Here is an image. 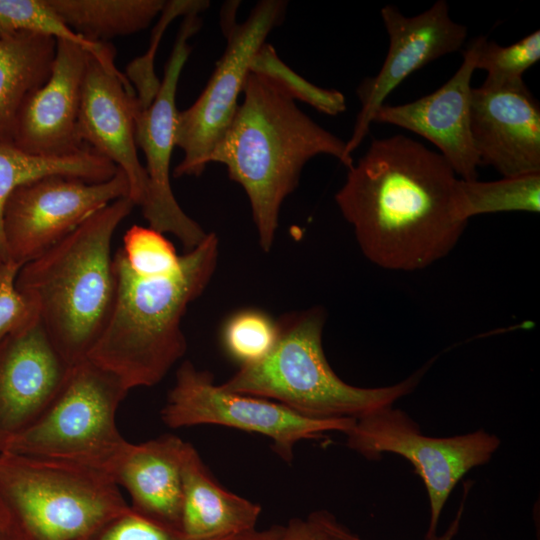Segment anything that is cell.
<instances>
[{"label": "cell", "instance_id": "obj_1", "mask_svg": "<svg viewBox=\"0 0 540 540\" xmlns=\"http://www.w3.org/2000/svg\"><path fill=\"white\" fill-rule=\"evenodd\" d=\"M457 181L440 153L397 134L372 140L335 201L370 262L416 271L447 256L465 231Z\"/></svg>", "mask_w": 540, "mask_h": 540}, {"label": "cell", "instance_id": "obj_2", "mask_svg": "<svg viewBox=\"0 0 540 540\" xmlns=\"http://www.w3.org/2000/svg\"><path fill=\"white\" fill-rule=\"evenodd\" d=\"M243 101L210 163H221L245 191L264 252L273 246L283 201L305 164L326 154L350 168L346 142L321 127L270 78L249 72Z\"/></svg>", "mask_w": 540, "mask_h": 540}, {"label": "cell", "instance_id": "obj_3", "mask_svg": "<svg viewBox=\"0 0 540 540\" xmlns=\"http://www.w3.org/2000/svg\"><path fill=\"white\" fill-rule=\"evenodd\" d=\"M218 256V237L208 232L181 255L176 271L142 276L119 249L113 255V310L87 359L116 375L129 390L158 384L186 352L182 319L211 281Z\"/></svg>", "mask_w": 540, "mask_h": 540}, {"label": "cell", "instance_id": "obj_4", "mask_svg": "<svg viewBox=\"0 0 540 540\" xmlns=\"http://www.w3.org/2000/svg\"><path fill=\"white\" fill-rule=\"evenodd\" d=\"M134 207L129 197L111 202L17 274L16 288L69 366L87 358L109 320L117 287L112 239Z\"/></svg>", "mask_w": 540, "mask_h": 540}, {"label": "cell", "instance_id": "obj_5", "mask_svg": "<svg viewBox=\"0 0 540 540\" xmlns=\"http://www.w3.org/2000/svg\"><path fill=\"white\" fill-rule=\"evenodd\" d=\"M325 321L326 311L321 307L280 318L272 351L259 362L240 366L221 386L278 402L317 420H358L394 405L416 388L427 367L384 387H357L343 381L331 368L323 350Z\"/></svg>", "mask_w": 540, "mask_h": 540}, {"label": "cell", "instance_id": "obj_6", "mask_svg": "<svg viewBox=\"0 0 540 540\" xmlns=\"http://www.w3.org/2000/svg\"><path fill=\"white\" fill-rule=\"evenodd\" d=\"M128 508L103 470L0 452V535L6 540H88Z\"/></svg>", "mask_w": 540, "mask_h": 540}, {"label": "cell", "instance_id": "obj_7", "mask_svg": "<svg viewBox=\"0 0 540 540\" xmlns=\"http://www.w3.org/2000/svg\"><path fill=\"white\" fill-rule=\"evenodd\" d=\"M129 389L89 359L71 366L61 389L25 430L0 446L8 452L89 466L108 473L126 446L116 413Z\"/></svg>", "mask_w": 540, "mask_h": 540}, {"label": "cell", "instance_id": "obj_8", "mask_svg": "<svg viewBox=\"0 0 540 540\" xmlns=\"http://www.w3.org/2000/svg\"><path fill=\"white\" fill-rule=\"evenodd\" d=\"M233 5L230 3L222 11V30L227 40L223 55L196 101L178 111L175 143L183 159L173 171L176 178L200 176L210 163L213 150L238 110L251 61L268 34L284 20L287 2L259 1L248 18L238 24Z\"/></svg>", "mask_w": 540, "mask_h": 540}, {"label": "cell", "instance_id": "obj_9", "mask_svg": "<svg viewBox=\"0 0 540 540\" xmlns=\"http://www.w3.org/2000/svg\"><path fill=\"white\" fill-rule=\"evenodd\" d=\"M346 444L369 459L385 453L408 460L422 479L429 500L425 540H434L443 508L458 482L473 468L488 463L501 441L484 429L450 437L427 436L405 411L393 405L355 421Z\"/></svg>", "mask_w": 540, "mask_h": 540}, {"label": "cell", "instance_id": "obj_10", "mask_svg": "<svg viewBox=\"0 0 540 540\" xmlns=\"http://www.w3.org/2000/svg\"><path fill=\"white\" fill-rule=\"evenodd\" d=\"M161 418L174 429L220 425L263 435L286 463L293 461L299 442L317 440L333 431L346 434L356 421L307 418L278 402L226 390L214 382L212 374L197 369L190 361L178 368Z\"/></svg>", "mask_w": 540, "mask_h": 540}, {"label": "cell", "instance_id": "obj_11", "mask_svg": "<svg viewBox=\"0 0 540 540\" xmlns=\"http://www.w3.org/2000/svg\"><path fill=\"white\" fill-rule=\"evenodd\" d=\"M129 182L118 168L104 182L47 176L16 188L3 210L9 260L23 266L50 249L111 202L129 197Z\"/></svg>", "mask_w": 540, "mask_h": 540}, {"label": "cell", "instance_id": "obj_12", "mask_svg": "<svg viewBox=\"0 0 540 540\" xmlns=\"http://www.w3.org/2000/svg\"><path fill=\"white\" fill-rule=\"evenodd\" d=\"M201 26L199 14L183 17L159 90L150 105L140 110L136 117V144L144 154L148 179L142 214L149 227L174 235L185 251L198 246L208 234L183 211L170 184L171 157L176 147V92L181 72L191 53L188 41Z\"/></svg>", "mask_w": 540, "mask_h": 540}, {"label": "cell", "instance_id": "obj_13", "mask_svg": "<svg viewBox=\"0 0 540 540\" xmlns=\"http://www.w3.org/2000/svg\"><path fill=\"white\" fill-rule=\"evenodd\" d=\"M380 14L389 37L388 53L377 75L365 79L357 90L361 110L346 142L350 157L368 134L375 113L388 95L415 71L458 51L467 37V27L453 21L445 0L412 17L393 5L382 7Z\"/></svg>", "mask_w": 540, "mask_h": 540}, {"label": "cell", "instance_id": "obj_14", "mask_svg": "<svg viewBox=\"0 0 540 540\" xmlns=\"http://www.w3.org/2000/svg\"><path fill=\"white\" fill-rule=\"evenodd\" d=\"M136 93L115 62L88 53L78 116V134L93 149L121 169L129 182V198L142 207L148 179L136 144Z\"/></svg>", "mask_w": 540, "mask_h": 540}, {"label": "cell", "instance_id": "obj_15", "mask_svg": "<svg viewBox=\"0 0 540 540\" xmlns=\"http://www.w3.org/2000/svg\"><path fill=\"white\" fill-rule=\"evenodd\" d=\"M470 132L479 164L503 177L540 173V105L523 80L472 88Z\"/></svg>", "mask_w": 540, "mask_h": 540}, {"label": "cell", "instance_id": "obj_16", "mask_svg": "<svg viewBox=\"0 0 540 540\" xmlns=\"http://www.w3.org/2000/svg\"><path fill=\"white\" fill-rule=\"evenodd\" d=\"M70 368L39 317L0 338V446L43 413Z\"/></svg>", "mask_w": 540, "mask_h": 540}, {"label": "cell", "instance_id": "obj_17", "mask_svg": "<svg viewBox=\"0 0 540 540\" xmlns=\"http://www.w3.org/2000/svg\"><path fill=\"white\" fill-rule=\"evenodd\" d=\"M484 36L463 53L454 75L434 92L401 105L383 104L373 122L395 125L433 143L462 180H476L480 165L470 132L471 79Z\"/></svg>", "mask_w": 540, "mask_h": 540}, {"label": "cell", "instance_id": "obj_18", "mask_svg": "<svg viewBox=\"0 0 540 540\" xmlns=\"http://www.w3.org/2000/svg\"><path fill=\"white\" fill-rule=\"evenodd\" d=\"M88 51L57 40L51 73L25 101L13 144L35 155L64 157L86 146L78 134V116Z\"/></svg>", "mask_w": 540, "mask_h": 540}, {"label": "cell", "instance_id": "obj_19", "mask_svg": "<svg viewBox=\"0 0 540 540\" xmlns=\"http://www.w3.org/2000/svg\"><path fill=\"white\" fill-rule=\"evenodd\" d=\"M186 441L165 434L148 441L128 442L108 474L130 497L129 507L166 527L181 530L182 456Z\"/></svg>", "mask_w": 540, "mask_h": 540}, {"label": "cell", "instance_id": "obj_20", "mask_svg": "<svg viewBox=\"0 0 540 540\" xmlns=\"http://www.w3.org/2000/svg\"><path fill=\"white\" fill-rule=\"evenodd\" d=\"M181 472V530L185 535L211 540L256 528L261 506L220 485L189 442L185 443Z\"/></svg>", "mask_w": 540, "mask_h": 540}, {"label": "cell", "instance_id": "obj_21", "mask_svg": "<svg viewBox=\"0 0 540 540\" xmlns=\"http://www.w3.org/2000/svg\"><path fill=\"white\" fill-rule=\"evenodd\" d=\"M56 44L52 37L31 33L0 38V142L13 143L25 101L51 73Z\"/></svg>", "mask_w": 540, "mask_h": 540}, {"label": "cell", "instance_id": "obj_22", "mask_svg": "<svg viewBox=\"0 0 540 540\" xmlns=\"http://www.w3.org/2000/svg\"><path fill=\"white\" fill-rule=\"evenodd\" d=\"M117 170L115 164L88 146L73 155L49 157L27 153L13 143L0 142V264L9 261L3 234V210L16 188L53 175L104 182Z\"/></svg>", "mask_w": 540, "mask_h": 540}, {"label": "cell", "instance_id": "obj_23", "mask_svg": "<svg viewBox=\"0 0 540 540\" xmlns=\"http://www.w3.org/2000/svg\"><path fill=\"white\" fill-rule=\"evenodd\" d=\"M78 35L94 43L146 29L161 13L163 0H48Z\"/></svg>", "mask_w": 540, "mask_h": 540}, {"label": "cell", "instance_id": "obj_24", "mask_svg": "<svg viewBox=\"0 0 540 540\" xmlns=\"http://www.w3.org/2000/svg\"><path fill=\"white\" fill-rule=\"evenodd\" d=\"M456 205L462 219L496 212L540 211V173L482 182L458 179Z\"/></svg>", "mask_w": 540, "mask_h": 540}, {"label": "cell", "instance_id": "obj_25", "mask_svg": "<svg viewBox=\"0 0 540 540\" xmlns=\"http://www.w3.org/2000/svg\"><path fill=\"white\" fill-rule=\"evenodd\" d=\"M15 33L38 34L73 42L104 62L115 59L112 46L88 41L75 33L48 0H0V38Z\"/></svg>", "mask_w": 540, "mask_h": 540}, {"label": "cell", "instance_id": "obj_26", "mask_svg": "<svg viewBox=\"0 0 540 540\" xmlns=\"http://www.w3.org/2000/svg\"><path fill=\"white\" fill-rule=\"evenodd\" d=\"M250 72L270 78L294 101H302L321 113L336 116L346 110L343 93L307 81L286 65L270 44L265 43L254 55Z\"/></svg>", "mask_w": 540, "mask_h": 540}, {"label": "cell", "instance_id": "obj_27", "mask_svg": "<svg viewBox=\"0 0 540 540\" xmlns=\"http://www.w3.org/2000/svg\"><path fill=\"white\" fill-rule=\"evenodd\" d=\"M278 325L264 312L246 309L237 312L225 324L223 346L240 366L264 359L278 339Z\"/></svg>", "mask_w": 540, "mask_h": 540}, {"label": "cell", "instance_id": "obj_28", "mask_svg": "<svg viewBox=\"0 0 540 540\" xmlns=\"http://www.w3.org/2000/svg\"><path fill=\"white\" fill-rule=\"evenodd\" d=\"M209 6L203 0L165 1L160 18L152 32L147 52L131 61L127 66L126 77L136 93L140 110L147 108L156 96L161 81L154 72V60L160 40L168 25L177 17H185L193 13H201Z\"/></svg>", "mask_w": 540, "mask_h": 540}, {"label": "cell", "instance_id": "obj_29", "mask_svg": "<svg viewBox=\"0 0 540 540\" xmlns=\"http://www.w3.org/2000/svg\"><path fill=\"white\" fill-rule=\"evenodd\" d=\"M540 59V31H534L518 42L501 46L484 36L476 69L486 71L483 84L502 85L523 80V73Z\"/></svg>", "mask_w": 540, "mask_h": 540}, {"label": "cell", "instance_id": "obj_30", "mask_svg": "<svg viewBox=\"0 0 540 540\" xmlns=\"http://www.w3.org/2000/svg\"><path fill=\"white\" fill-rule=\"evenodd\" d=\"M120 250L131 269L142 276L169 275L181 261V255L164 234L149 226H131Z\"/></svg>", "mask_w": 540, "mask_h": 540}, {"label": "cell", "instance_id": "obj_31", "mask_svg": "<svg viewBox=\"0 0 540 540\" xmlns=\"http://www.w3.org/2000/svg\"><path fill=\"white\" fill-rule=\"evenodd\" d=\"M88 540H197L166 527L130 507L100 527ZM212 540V539H211Z\"/></svg>", "mask_w": 540, "mask_h": 540}, {"label": "cell", "instance_id": "obj_32", "mask_svg": "<svg viewBox=\"0 0 540 540\" xmlns=\"http://www.w3.org/2000/svg\"><path fill=\"white\" fill-rule=\"evenodd\" d=\"M21 267L11 260L0 264V338L39 317L34 303L16 288Z\"/></svg>", "mask_w": 540, "mask_h": 540}, {"label": "cell", "instance_id": "obj_33", "mask_svg": "<svg viewBox=\"0 0 540 540\" xmlns=\"http://www.w3.org/2000/svg\"><path fill=\"white\" fill-rule=\"evenodd\" d=\"M470 486H465L462 501L459 505L458 511L445 530V532L437 536L434 540H453L460 529L462 516L464 513L465 500L468 494ZM317 528H319L329 540H364L349 528L340 523L336 517L328 511L319 510L314 511L307 517Z\"/></svg>", "mask_w": 540, "mask_h": 540}, {"label": "cell", "instance_id": "obj_34", "mask_svg": "<svg viewBox=\"0 0 540 540\" xmlns=\"http://www.w3.org/2000/svg\"><path fill=\"white\" fill-rule=\"evenodd\" d=\"M282 540H329L308 518H293L283 530Z\"/></svg>", "mask_w": 540, "mask_h": 540}, {"label": "cell", "instance_id": "obj_35", "mask_svg": "<svg viewBox=\"0 0 540 540\" xmlns=\"http://www.w3.org/2000/svg\"><path fill=\"white\" fill-rule=\"evenodd\" d=\"M284 526L275 525L265 529H252L239 534L212 540H282Z\"/></svg>", "mask_w": 540, "mask_h": 540}, {"label": "cell", "instance_id": "obj_36", "mask_svg": "<svg viewBox=\"0 0 540 540\" xmlns=\"http://www.w3.org/2000/svg\"><path fill=\"white\" fill-rule=\"evenodd\" d=\"M0 540H6V539L0 535Z\"/></svg>", "mask_w": 540, "mask_h": 540}]
</instances>
